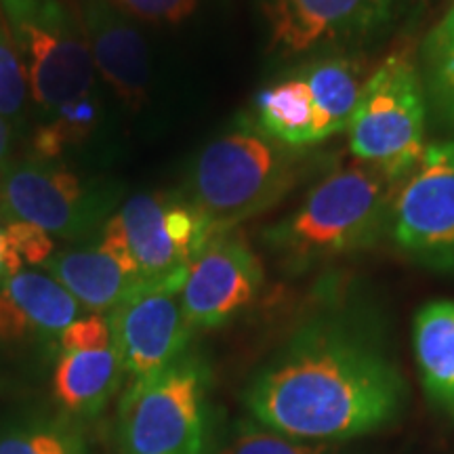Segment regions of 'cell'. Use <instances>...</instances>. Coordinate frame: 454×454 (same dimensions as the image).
Here are the masks:
<instances>
[{
    "label": "cell",
    "instance_id": "6da1fadb",
    "mask_svg": "<svg viewBox=\"0 0 454 454\" xmlns=\"http://www.w3.org/2000/svg\"><path fill=\"white\" fill-rule=\"evenodd\" d=\"M406 383L387 356L337 322L305 326L254 379V421L297 440L345 442L374 434L404 406Z\"/></svg>",
    "mask_w": 454,
    "mask_h": 454
},
{
    "label": "cell",
    "instance_id": "7a4b0ae2",
    "mask_svg": "<svg viewBox=\"0 0 454 454\" xmlns=\"http://www.w3.org/2000/svg\"><path fill=\"white\" fill-rule=\"evenodd\" d=\"M30 90L34 156L61 160L98 147L106 129L104 87L67 0H0Z\"/></svg>",
    "mask_w": 454,
    "mask_h": 454
},
{
    "label": "cell",
    "instance_id": "3957f363",
    "mask_svg": "<svg viewBox=\"0 0 454 454\" xmlns=\"http://www.w3.org/2000/svg\"><path fill=\"white\" fill-rule=\"evenodd\" d=\"M402 181L362 160L340 167L317 181L288 217L271 225L265 240L301 268L368 248L389 230Z\"/></svg>",
    "mask_w": 454,
    "mask_h": 454
},
{
    "label": "cell",
    "instance_id": "277c9868",
    "mask_svg": "<svg viewBox=\"0 0 454 454\" xmlns=\"http://www.w3.org/2000/svg\"><path fill=\"white\" fill-rule=\"evenodd\" d=\"M308 164L305 150L284 145L247 124L204 147L184 194L215 234H223L282 202Z\"/></svg>",
    "mask_w": 454,
    "mask_h": 454
},
{
    "label": "cell",
    "instance_id": "5b68a950",
    "mask_svg": "<svg viewBox=\"0 0 454 454\" xmlns=\"http://www.w3.org/2000/svg\"><path fill=\"white\" fill-rule=\"evenodd\" d=\"M215 236L185 194L152 192L124 200L98 244L145 286L184 288L192 261Z\"/></svg>",
    "mask_w": 454,
    "mask_h": 454
},
{
    "label": "cell",
    "instance_id": "8992f818",
    "mask_svg": "<svg viewBox=\"0 0 454 454\" xmlns=\"http://www.w3.org/2000/svg\"><path fill=\"white\" fill-rule=\"evenodd\" d=\"M122 202L121 181L82 175L61 160L26 154L0 168V217L27 221L61 240L99 234Z\"/></svg>",
    "mask_w": 454,
    "mask_h": 454
},
{
    "label": "cell",
    "instance_id": "52a82bcc",
    "mask_svg": "<svg viewBox=\"0 0 454 454\" xmlns=\"http://www.w3.org/2000/svg\"><path fill=\"white\" fill-rule=\"evenodd\" d=\"M425 89L406 53L389 55L366 78L348 133L357 160L404 179L425 152Z\"/></svg>",
    "mask_w": 454,
    "mask_h": 454
},
{
    "label": "cell",
    "instance_id": "ba28073f",
    "mask_svg": "<svg viewBox=\"0 0 454 454\" xmlns=\"http://www.w3.org/2000/svg\"><path fill=\"white\" fill-rule=\"evenodd\" d=\"M122 454H204V371L184 356L173 366L139 379L118 408Z\"/></svg>",
    "mask_w": 454,
    "mask_h": 454
},
{
    "label": "cell",
    "instance_id": "9c48e42d",
    "mask_svg": "<svg viewBox=\"0 0 454 454\" xmlns=\"http://www.w3.org/2000/svg\"><path fill=\"white\" fill-rule=\"evenodd\" d=\"M423 0H257L270 49L297 57L357 47L387 34Z\"/></svg>",
    "mask_w": 454,
    "mask_h": 454
},
{
    "label": "cell",
    "instance_id": "30bf717a",
    "mask_svg": "<svg viewBox=\"0 0 454 454\" xmlns=\"http://www.w3.org/2000/svg\"><path fill=\"white\" fill-rule=\"evenodd\" d=\"M389 230L397 247L419 263L454 271V141L425 147L397 187Z\"/></svg>",
    "mask_w": 454,
    "mask_h": 454
},
{
    "label": "cell",
    "instance_id": "8fae6325",
    "mask_svg": "<svg viewBox=\"0 0 454 454\" xmlns=\"http://www.w3.org/2000/svg\"><path fill=\"white\" fill-rule=\"evenodd\" d=\"M107 325L114 354L133 381L179 362L194 333L177 286H154L135 293L107 311Z\"/></svg>",
    "mask_w": 454,
    "mask_h": 454
},
{
    "label": "cell",
    "instance_id": "7c38bea8",
    "mask_svg": "<svg viewBox=\"0 0 454 454\" xmlns=\"http://www.w3.org/2000/svg\"><path fill=\"white\" fill-rule=\"evenodd\" d=\"M263 284L257 254L240 236L213 238L187 270L181 305L194 328H217L253 303Z\"/></svg>",
    "mask_w": 454,
    "mask_h": 454
},
{
    "label": "cell",
    "instance_id": "4fadbf2b",
    "mask_svg": "<svg viewBox=\"0 0 454 454\" xmlns=\"http://www.w3.org/2000/svg\"><path fill=\"white\" fill-rule=\"evenodd\" d=\"M87 38L101 82L129 110H139L150 93V47L137 21L110 0H67Z\"/></svg>",
    "mask_w": 454,
    "mask_h": 454
},
{
    "label": "cell",
    "instance_id": "5bb4252c",
    "mask_svg": "<svg viewBox=\"0 0 454 454\" xmlns=\"http://www.w3.org/2000/svg\"><path fill=\"white\" fill-rule=\"evenodd\" d=\"M81 317V303L38 271H20L0 286V340L57 339Z\"/></svg>",
    "mask_w": 454,
    "mask_h": 454
},
{
    "label": "cell",
    "instance_id": "9a60e30c",
    "mask_svg": "<svg viewBox=\"0 0 454 454\" xmlns=\"http://www.w3.org/2000/svg\"><path fill=\"white\" fill-rule=\"evenodd\" d=\"M44 268L82 308L95 314L112 311L135 293L154 288L145 286L137 278L124 271L118 261L101 251L99 244L53 253Z\"/></svg>",
    "mask_w": 454,
    "mask_h": 454
},
{
    "label": "cell",
    "instance_id": "2e32d148",
    "mask_svg": "<svg viewBox=\"0 0 454 454\" xmlns=\"http://www.w3.org/2000/svg\"><path fill=\"white\" fill-rule=\"evenodd\" d=\"M253 124L271 139L299 150L326 141L309 84L301 72L261 90L254 99Z\"/></svg>",
    "mask_w": 454,
    "mask_h": 454
},
{
    "label": "cell",
    "instance_id": "e0dca14e",
    "mask_svg": "<svg viewBox=\"0 0 454 454\" xmlns=\"http://www.w3.org/2000/svg\"><path fill=\"white\" fill-rule=\"evenodd\" d=\"M412 345L429 400L454 419V301L421 308L412 325Z\"/></svg>",
    "mask_w": 454,
    "mask_h": 454
},
{
    "label": "cell",
    "instance_id": "ac0fdd59",
    "mask_svg": "<svg viewBox=\"0 0 454 454\" xmlns=\"http://www.w3.org/2000/svg\"><path fill=\"white\" fill-rule=\"evenodd\" d=\"M124 371L112 348L61 351L53 389L59 404L74 414H95L121 387Z\"/></svg>",
    "mask_w": 454,
    "mask_h": 454
},
{
    "label": "cell",
    "instance_id": "d6986e66",
    "mask_svg": "<svg viewBox=\"0 0 454 454\" xmlns=\"http://www.w3.org/2000/svg\"><path fill=\"white\" fill-rule=\"evenodd\" d=\"M326 139L348 130L364 89V70L351 57H328L301 67Z\"/></svg>",
    "mask_w": 454,
    "mask_h": 454
},
{
    "label": "cell",
    "instance_id": "ffe728a7",
    "mask_svg": "<svg viewBox=\"0 0 454 454\" xmlns=\"http://www.w3.org/2000/svg\"><path fill=\"white\" fill-rule=\"evenodd\" d=\"M0 118L9 124L17 137L30 133V90L3 4H0Z\"/></svg>",
    "mask_w": 454,
    "mask_h": 454
},
{
    "label": "cell",
    "instance_id": "44dd1931",
    "mask_svg": "<svg viewBox=\"0 0 454 454\" xmlns=\"http://www.w3.org/2000/svg\"><path fill=\"white\" fill-rule=\"evenodd\" d=\"M219 454H343V444L297 440L259 421H242L221 446Z\"/></svg>",
    "mask_w": 454,
    "mask_h": 454
},
{
    "label": "cell",
    "instance_id": "7402d4cb",
    "mask_svg": "<svg viewBox=\"0 0 454 454\" xmlns=\"http://www.w3.org/2000/svg\"><path fill=\"white\" fill-rule=\"evenodd\" d=\"M0 454H84V442L61 423H27L0 431Z\"/></svg>",
    "mask_w": 454,
    "mask_h": 454
},
{
    "label": "cell",
    "instance_id": "603a6c76",
    "mask_svg": "<svg viewBox=\"0 0 454 454\" xmlns=\"http://www.w3.org/2000/svg\"><path fill=\"white\" fill-rule=\"evenodd\" d=\"M425 82L440 116L454 129V38L446 43H425Z\"/></svg>",
    "mask_w": 454,
    "mask_h": 454
},
{
    "label": "cell",
    "instance_id": "cb8c5ba5",
    "mask_svg": "<svg viewBox=\"0 0 454 454\" xmlns=\"http://www.w3.org/2000/svg\"><path fill=\"white\" fill-rule=\"evenodd\" d=\"M114 7L135 21L156 26H179L200 7V0H110Z\"/></svg>",
    "mask_w": 454,
    "mask_h": 454
},
{
    "label": "cell",
    "instance_id": "d4e9b609",
    "mask_svg": "<svg viewBox=\"0 0 454 454\" xmlns=\"http://www.w3.org/2000/svg\"><path fill=\"white\" fill-rule=\"evenodd\" d=\"M4 227H7L11 242H13L15 251L20 253V257L24 263L44 265L51 257H53L55 253L53 236H49L47 231H43L41 227L20 219H7L4 221Z\"/></svg>",
    "mask_w": 454,
    "mask_h": 454
},
{
    "label": "cell",
    "instance_id": "484cf974",
    "mask_svg": "<svg viewBox=\"0 0 454 454\" xmlns=\"http://www.w3.org/2000/svg\"><path fill=\"white\" fill-rule=\"evenodd\" d=\"M61 351H89L112 348V333L107 325V316L93 314L89 317H78L61 333Z\"/></svg>",
    "mask_w": 454,
    "mask_h": 454
},
{
    "label": "cell",
    "instance_id": "4316f807",
    "mask_svg": "<svg viewBox=\"0 0 454 454\" xmlns=\"http://www.w3.org/2000/svg\"><path fill=\"white\" fill-rule=\"evenodd\" d=\"M21 265H24V261L15 251L13 242L7 234V227L0 223V282H7L9 278L20 274Z\"/></svg>",
    "mask_w": 454,
    "mask_h": 454
},
{
    "label": "cell",
    "instance_id": "83f0119b",
    "mask_svg": "<svg viewBox=\"0 0 454 454\" xmlns=\"http://www.w3.org/2000/svg\"><path fill=\"white\" fill-rule=\"evenodd\" d=\"M452 38H454V7L448 11L444 20H442L440 24L429 32L427 41L425 43H446V41H452Z\"/></svg>",
    "mask_w": 454,
    "mask_h": 454
},
{
    "label": "cell",
    "instance_id": "f1b7e54d",
    "mask_svg": "<svg viewBox=\"0 0 454 454\" xmlns=\"http://www.w3.org/2000/svg\"><path fill=\"white\" fill-rule=\"evenodd\" d=\"M11 150H13V130L0 118V168L11 160Z\"/></svg>",
    "mask_w": 454,
    "mask_h": 454
}]
</instances>
